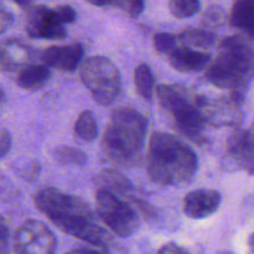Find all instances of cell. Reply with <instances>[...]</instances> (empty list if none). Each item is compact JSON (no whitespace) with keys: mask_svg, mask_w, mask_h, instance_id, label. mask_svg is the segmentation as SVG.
Listing matches in <instances>:
<instances>
[{"mask_svg":"<svg viewBox=\"0 0 254 254\" xmlns=\"http://www.w3.org/2000/svg\"><path fill=\"white\" fill-rule=\"evenodd\" d=\"M197 168V155L185 141L165 131L153 133L146 158L151 181L160 186L180 188L192 181Z\"/></svg>","mask_w":254,"mask_h":254,"instance_id":"7a4b0ae2","label":"cell"},{"mask_svg":"<svg viewBox=\"0 0 254 254\" xmlns=\"http://www.w3.org/2000/svg\"><path fill=\"white\" fill-rule=\"evenodd\" d=\"M54 159L61 165L83 166L87 163V154L72 146H60L52 151Z\"/></svg>","mask_w":254,"mask_h":254,"instance_id":"7402d4cb","label":"cell"},{"mask_svg":"<svg viewBox=\"0 0 254 254\" xmlns=\"http://www.w3.org/2000/svg\"><path fill=\"white\" fill-rule=\"evenodd\" d=\"M225 11L221 6L217 5H212L206 10L202 17V24L207 27H216L220 26L223 21H225Z\"/></svg>","mask_w":254,"mask_h":254,"instance_id":"484cf974","label":"cell"},{"mask_svg":"<svg viewBox=\"0 0 254 254\" xmlns=\"http://www.w3.org/2000/svg\"><path fill=\"white\" fill-rule=\"evenodd\" d=\"M156 254H202V253L197 252V251L195 250H189V248L183 247V246H179L176 245V243H168V245L163 246Z\"/></svg>","mask_w":254,"mask_h":254,"instance_id":"83f0119b","label":"cell"},{"mask_svg":"<svg viewBox=\"0 0 254 254\" xmlns=\"http://www.w3.org/2000/svg\"><path fill=\"white\" fill-rule=\"evenodd\" d=\"M227 154L238 166L253 174V134L252 129H238L228 138Z\"/></svg>","mask_w":254,"mask_h":254,"instance_id":"4fadbf2b","label":"cell"},{"mask_svg":"<svg viewBox=\"0 0 254 254\" xmlns=\"http://www.w3.org/2000/svg\"><path fill=\"white\" fill-rule=\"evenodd\" d=\"M2 57H4V50H2V44H0V67L2 64Z\"/></svg>","mask_w":254,"mask_h":254,"instance_id":"d590c367","label":"cell"},{"mask_svg":"<svg viewBox=\"0 0 254 254\" xmlns=\"http://www.w3.org/2000/svg\"><path fill=\"white\" fill-rule=\"evenodd\" d=\"M12 21H14V16H12L11 12L0 9V34L7 30V27L12 24Z\"/></svg>","mask_w":254,"mask_h":254,"instance_id":"4dcf8cb0","label":"cell"},{"mask_svg":"<svg viewBox=\"0 0 254 254\" xmlns=\"http://www.w3.org/2000/svg\"><path fill=\"white\" fill-rule=\"evenodd\" d=\"M2 50H4V57H2L1 68L4 69L20 68L29 57V50L19 40H7L5 44H2Z\"/></svg>","mask_w":254,"mask_h":254,"instance_id":"d6986e66","label":"cell"},{"mask_svg":"<svg viewBox=\"0 0 254 254\" xmlns=\"http://www.w3.org/2000/svg\"><path fill=\"white\" fill-rule=\"evenodd\" d=\"M0 254H9V230L1 216H0Z\"/></svg>","mask_w":254,"mask_h":254,"instance_id":"f1b7e54d","label":"cell"},{"mask_svg":"<svg viewBox=\"0 0 254 254\" xmlns=\"http://www.w3.org/2000/svg\"><path fill=\"white\" fill-rule=\"evenodd\" d=\"M25 31L27 36L37 40H62L67 35L66 27L54 10L45 5L29 7L25 16Z\"/></svg>","mask_w":254,"mask_h":254,"instance_id":"30bf717a","label":"cell"},{"mask_svg":"<svg viewBox=\"0 0 254 254\" xmlns=\"http://www.w3.org/2000/svg\"><path fill=\"white\" fill-rule=\"evenodd\" d=\"M243 93H230L228 97L210 99L196 96L195 103L205 124L213 127H237L242 122Z\"/></svg>","mask_w":254,"mask_h":254,"instance_id":"ba28073f","label":"cell"},{"mask_svg":"<svg viewBox=\"0 0 254 254\" xmlns=\"http://www.w3.org/2000/svg\"><path fill=\"white\" fill-rule=\"evenodd\" d=\"M212 56L205 51L189 49V47H175L169 52V64L176 71L185 73H195L207 68Z\"/></svg>","mask_w":254,"mask_h":254,"instance_id":"5bb4252c","label":"cell"},{"mask_svg":"<svg viewBox=\"0 0 254 254\" xmlns=\"http://www.w3.org/2000/svg\"><path fill=\"white\" fill-rule=\"evenodd\" d=\"M118 7H121L129 17L140 16L145 7V1L144 0H116V4Z\"/></svg>","mask_w":254,"mask_h":254,"instance_id":"d4e9b609","label":"cell"},{"mask_svg":"<svg viewBox=\"0 0 254 254\" xmlns=\"http://www.w3.org/2000/svg\"><path fill=\"white\" fill-rule=\"evenodd\" d=\"M134 84L136 93L146 102H153L155 91V77L148 64H140L134 69Z\"/></svg>","mask_w":254,"mask_h":254,"instance_id":"ffe728a7","label":"cell"},{"mask_svg":"<svg viewBox=\"0 0 254 254\" xmlns=\"http://www.w3.org/2000/svg\"><path fill=\"white\" fill-rule=\"evenodd\" d=\"M55 15L62 24H72L77 20V12L71 5H60V6L52 7Z\"/></svg>","mask_w":254,"mask_h":254,"instance_id":"4316f807","label":"cell"},{"mask_svg":"<svg viewBox=\"0 0 254 254\" xmlns=\"http://www.w3.org/2000/svg\"><path fill=\"white\" fill-rule=\"evenodd\" d=\"M200 0H169V9L173 16L188 19L200 11Z\"/></svg>","mask_w":254,"mask_h":254,"instance_id":"603a6c76","label":"cell"},{"mask_svg":"<svg viewBox=\"0 0 254 254\" xmlns=\"http://www.w3.org/2000/svg\"><path fill=\"white\" fill-rule=\"evenodd\" d=\"M96 181L97 185H98V190L108 191V192L113 193L121 198L122 196H127L133 190L130 181L123 174L117 170H111V169L102 171L97 176Z\"/></svg>","mask_w":254,"mask_h":254,"instance_id":"e0dca14e","label":"cell"},{"mask_svg":"<svg viewBox=\"0 0 254 254\" xmlns=\"http://www.w3.org/2000/svg\"><path fill=\"white\" fill-rule=\"evenodd\" d=\"M34 201L37 210L67 235L97 247H108L113 242L111 233L99 225L82 198L55 188H45L37 191Z\"/></svg>","mask_w":254,"mask_h":254,"instance_id":"6da1fadb","label":"cell"},{"mask_svg":"<svg viewBox=\"0 0 254 254\" xmlns=\"http://www.w3.org/2000/svg\"><path fill=\"white\" fill-rule=\"evenodd\" d=\"M84 49L81 44L50 46L40 55L42 64L49 68L59 69L62 72H72L78 68L83 60Z\"/></svg>","mask_w":254,"mask_h":254,"instance_id":"7c38bea8","label":"cell"},{"mask_svg":"<svg viewBox=\"0 0 254 254\" xmlns=\"http://www.w3.org/2000/svg\"><path fill=\"white\" fill-rule=\"evenodd\" d=\"M91 5L98 7H106V6H112V5L116 4V0H87Z\"/></svg>","mask_w":254,"mask_h":254,"instance_id":"1f68e13d","label":"cell"},{"mask_svg":"<svg viewBox=\"0 0 254 254\" xmlns=\"http://www.w3.org/2000/svg\"><path fill=\"white\" fill-rule=\"evenodd\" d=\"M94 254H103V253H101V252H97V251H94Z\"/></svg>","mask_w":254,"mask_h":254,"instance_id":"8d00e7d4","label":"cell"},{"mask_svg":"<svg viewBox=\"0 0 254 254\" xmlns=\"http://www.w3.org/2000/svg\"><path fill=\"white\" fill-rule=\"evenodd\" d=\"M12 1L19 5L20 7H22V9H29L34 0H12Z\"/></svg>","mask_w":254,"mask_h":254,"instance_id":"d6a6232c","label":"cell"},{"mask_svg":"<svg viewBox=\"0 0 254 254\" xmlns=\"http://www.w3.org/2000/svg\"><path fill=\"white\" fill-rule=\"evenodd\" d=\"M216 35L205 29H186L176 36V40L183 44L184 47L192 50H208L215 46Z\"/></svg>","mask_w":254,"mask_h":254,"instance_id":"ac0fdd59","label":"cell"},{"mask_svg":"<svg viewBox=\"0 0 254 254\" xmlns=\"http://www.w3.org/2000/svg\"><path fill=\"white\" fill-rule=\"evenodd\" d=\"M74 135L77 139L86 143H91L98 136V127L94 114L91 111H84L77 118L74 123Z\"/></svg>","mask_w":254,"mask_h":254,"instance_id":"44dd1931","label":"cell"},{"mask_svg":"<svg viewBox=\"0 0 254 254\" xmlns=\"http://www.w3.org/2000/svg\"><path fill=\"white\" fill-rule=\"evenodd\" d=\"M66 254H94V250H84V248H81V250H72Z\"/></svg>","mask_w":254,"mask_h":254,"instance_id":"836d02e7","label":"cell"},{"mask_svg":"<svg viewBox=\"0 0 254 254\" xmlns=\"http://www.w3.org/2000/svg\"><path fill=\"white\" fill-rule=\"evenodd\" d=\"M79 78L92 98L104 107L112 106L122 92V78L116 64L104 56H89L78 66Z\"/></svg>","mask_w":254,"mask_h":254,"instance_id":"8992f818","label":"cell"},{"mask_svg":"<svg viewBox=\"0 0 254 254\" xmlns=\"http://www.w3.org/2000/svg\"><path fill=\"white\" fill-rule=\"evenodd\" d=\"M4 99H5V92H4V89H2L1 87H0V106H1V104H2Z\"/></svg>","mask_w":254,"mask_h":254,"instance_id":"e575fe53","label":"cell"},{"mask_svg":"<svg viewBox=\"0 0 254 254\" xmlns=\"http://www.w3.org/2000/svg\"><path fill=\"white\" fill-rule=\"evenodd\" d=\"M11 148V135L6 129L0 130V159L4 158Z\"/></svg>","mask_w":254,"mask_h":254,"instance_id":"f546056e","label":"cell"},{"mask_svg":"<svg viewBox=\"0 0 254 254\" xmlns=\"http://www.w3.org/2000/svg\"><path fill=\"white\" fill-rule=\"evenodd\" d=\"M12 247L16 254H54L57 241L44 222L30 218L15 231Z\"/></svg>","mask_w":254,"mask_h":254,"instance_id":"9c48e42d","label":"cell"},{"mask_svg":"<svg viewBox=\"0 0 254 254\" xmlns=\"http://www.w3.org/2000/svg\"><path fill=\"white\" fill-rule=\"evenodd\" d=\"M176 41V36L170 32H156L153 36L154 49L159 54H169L171 50L175 49Z\"/></svg>","mask_w":254,"mask_h":254,"instance_id":"cb8c5ba5","label":"cell"},{"mask_svg":"<svg viewBox=\"0 0 254 254\" xmlns=\"http://www.w3.org/2000/svg\"><path fill=\"white\" fill-rule=\"evenodd\" d=\"M97 213L116 236L130 237L140 227V220L128 202L108 191L97 190Z\"/></svg>","mask_w":254,"mask_h":254,"instance_id":"52a82bcc","label":"cell"},{"mask_svg":"<svg viewBox=\"0 0 254 254\" xmlns=\"http://www.w3.org/2000/svg\"><path fill=\"white\" fill-rule=\"evenodd\" d=\"M156 97L165 111L173 116L179 130L196 143L203 140L205 122L196 107V94L180 84H159Z\"/></svg>","mask_w":254,"mask_h":254,"instance_id":"5b68a950","label":"cell"},{"mask_svg":"<svg viewBox=\"0 0 254 254\" xmlns=\"http://www.w3.org/2000/svg\"><path fill=\"white\" fill-rule=\"evenodd\" d=\"M230 24L252 39L254 29V0H235L230 11Z\"/></svg>","mask_w":254,"mask_h":254,"instance_id":"2e32d148","label":"cell"},{"mask_svg":"<svg viewBox=\"0 0 254 254\" xmlns=\"http://www.w3.org/2000/svg\"><path fill=\"white\" fill-rule=\"evenodd\" d=\"M51 78V71L44 64H24L15 76V82L26 91H36L42 88Z\"/></svg>","mask_w":254,"mask_h":254,"instance_id":"9a60e30c","label":"cell"},{"mask_svg":"<svg viewBox=\"0 0 254 254\" xmlns=\"http://www.w3.org/2000/svg\"><path fill=\"white\" fill-rule=\"evenodd\" d=\"M252 39L246 35H233L221 41L217 56L206 68V79L230 93H243L252 81Z\"/></svg>","mask_w":254,"mask_h":254,"instance_id":"3957f363","label":"cell"},{"mask_svg":"<svg viewBox=\"0 0 254 254\" xmlns=\"http://www.w3.org/2000/svg\"><path fill=\"white\" fill-rule=\"evenodd\" d=\"M222 195L213 189H197L184 197L183 211L192 220H203L218 210Z\"/></svg>","mask_w":254,"mask_h":254,"instance_id":"8fae6325","label":"cell"},{"mask_svg":"<svg viewBox=\"0 0 254 254\" xmlns=\"http://www.w3.org/2000/svg\"><path fill=\"white\" fill-rule=\"evenodd\" d=\"M146 131L148 121L140 112L130 107L117 108L104 131V154L112 163L131 165L143 150Z\"/></svg>","mask_w":254,"mask_h":254,"instance_id":"277c9868","label":"cell"}]
</instances>
